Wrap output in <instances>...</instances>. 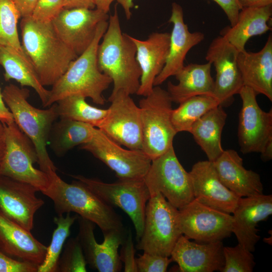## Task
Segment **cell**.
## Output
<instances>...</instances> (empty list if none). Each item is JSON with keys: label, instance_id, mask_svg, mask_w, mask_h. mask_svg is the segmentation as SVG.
I'll use <instances>...</instances> for the list:
<instances>
[{"label": "cell", "instance_id": "obj_13", "mask_svg": "<svg viewBox=\"0 0 272 272\" xmlns=\"http://www.w3.org/2000/svg\"><path fill=\"white\" fill-rule=\"evenodd\" d=\"M130 95L119 91L111 94V105L98 127L115 142L131 150H142L143 132L140 109Z\"/></svg>", "mask_w": 272, "mask_h": 272}, {"label": "cell", "instance_id": "obj_34", "mask_svg": "<svg viewBox=\"0 0 272 272\" xmlns=\"http://www.w3.org/2000/svg\"><path fill=\"white\" fill-rule=\"evenodd\" d=\"M78 215L71 216L66 213L65 217H54L53 222L56 228L52 233L51 241L43 262L38 266L37 272H56L58 260L65 240L70 234L71 228L78 219Z\"/></svg>", "mask_w": 272, "mask_h": 272}, {"label": "cell", "instance_id": "obj_5", "mask_svg": "<svg viewBox=\"0 0 272 272\" xmlns=\"http://www.w3.org/2000/svg\"><path fill=\"white\" fill-rule=\"evenodd\" d=\"M2 95L15 122L34 144L40 169L47 174L56 171L46 148L52 126L58 117L56 103L47 109L35 107L28 101L29 89L13 84L5 87Z\"/></svg>", "mask_w": 272, "mask_h": 272}, {"label": "cell", "instance_id": "obj_46", "mask_svg": "<svg viewBox=\"0 0 272 272\" xmlns=\"http://www.w3.org/2000/svg\"><path fill=\"white\" fill-rule=\"evenodd\" d=\"M238 2L241 9L272 5V0H238Z\"/></svg>", "mask_w": 272, "mask_h": 272}, {"label": "cell", "instance_id": "obj_26", "mask_svg": "<svg viewBox=\"0 0 272 272\" xmlns=\"http://www.w3.org/2000/svg\"><path fill=\"white\" fill-rule=\"evenodd\" d=\"M238 65L244 86L272 101V37L269 35L263 47L253 52L239 51Z\"/></svg>", "mask_w": 272, "mask_h": 272}, {"label": "cell", "instance_id": "obj_50", "mask_svg": "<svg viewBox=\"0 0 272 272\" xmlns=\"http://www.w3.org/2000/svg\"><path fill=\"white\" fill-rule=\"evenodd\" d=\"M261 154L262 161H269L272 158V141L269 142Z\"/></svg>", "mask_w": 272, "mask_h": 272}, {"label": "cell", "instance_id": "obj_28", "mask_svg": "<svg viewBox=\"0 0 272 272\" xmlns=\"http://www.w3.org/2000/svg\"><path fill=\"white\" fill-rule=\"evenodd\" d=\"M271 14L272 5L243 8L239 13L236 23L225 27L221 31L220 35L238 51H243L251 37L271 30L267 23Z\"/></svg>", "mask_w": 272, "mask_h": 272}, {"label": "cell", "instance_id": "obj_49", "mask_svg": "<svg viewBox=\"0 0 272 272\" xmlns=\"http://www.w3.org/2000/svg\"><path fill=\"white\" fill-rule=\"evenodd\" d=\"M116 0H94L95 8L106 13L110 10V7L112 3Z\"/></svg>", "mask_w": 272, "mask_h": 272}, {"label": "cell", "instance_id": "obj_17", "mask_svg": "<svg viewBox=\"0 0 272 272\" xmlns=\"http://www.w3.org/2000/svg\"><path fill=\"white\" fill-rule=\"evenodd\" d=\"M79 232L77 237L81 243L87 262L90 267L99 272H118L122 268L118 250L127 235V231L114 230L103 234L104 240L98 243L95 237V224L78 217Z\"/></svg>", "mask_w": 272, "mask_h": 272}, {"label": "cell", "instance_id": "obj_6", "mask_svg": "<svg viewBox=\"0 0 272 272\" xmlns=\"http://www.w3.org/2000/svg\"><path fill=\"white\" fill-rule=\"evenodd\" d=\"M172 101L159 86L139 102L143 132L142 151L151 160L173 147L177 133L171 121Z\"/></svg>", "mask_w": 272, "mask_h": 272}, {"label": "cell", "instance_id": "obj_18", "mask_svg": "<svg viewBox=\"0 0 272 272\" xmlns=\"http://www.w3.org/2000/svg\"><path fill=\"white\" fill-rule=\"evenodd\" d=\"M37 188L27 183L0 175V210L27 230L34 227L36 212L44 204Z\"/></svg>", "mask_w": 272, "mask_h": 272}, {"label": "cell", "instance_id": "obj_29", "mask_svg": "<svg viewBox=\"0 0 272 272\" xmlns=\"http://www.w3.org/2000/svg\"><path fill=\"white\" fill-rule=\"evenodd\" d=\"M0 65L5 70V81L14 80L22 87H29L33 89L44 107L48 99L49 90L41 84L34 66L25 52L11 47H0Z\"/></svg>", "mask_w": 272, "mask_h": 272}, {"label": "cell", "instance_id": "obj_24", "mask_svg": "<svg viewBox=\"0 0 272 272\" xmlns=\"http://www.w3.org/2000/svg\"><path fill=\"white\" fill-rule=\"evenodd\" d=\"M222 183L240 197L263 193L260 175L243 166V159L235 150H224L212 162Z\"/></svg>", "mask_w": 272, "mask_h": 272}, {"label": "cell", "instance_id": "obj_8", "mask_svg": "<svg viewBox=\"0 0 272 272\" xmlns=\"http://www.w3.org/2000/svg\"><path fill=\"white\" fill-rule=\"evenodd\" d=\"M72 176L109 205L123 211L132 222L139 241L144 231L146 205L151 197L144 179H118L106 183L80 175Z\"/></svg>", "mask_w": 272, "mask_h": 272}, {"label": "cell", "instance_id": "obj_22", "mask_svg": "<svg viewBox=\"0 0 272 272\" xmlns=\"http://www.w3.org/2000/svg\"><path fill=\"white\" fill-rule=\"evenodd\" d=\"M169 22L173 24V28L170 33L168 53L163 69L155 79L154 86H159L170 77L175 76L184 66L187 53L205 38L201 32L189 31L184 21L182 8L176 3L172 4Z\"/></svg>", "mask_w": 272, "mask_h": 272}, {"label": "cell", "instance_id": "obj_27", "mask_svg": "<svg viewBox=\"0 0 272 272\" xmlns=\"http://www.w3.org/2000/svg\"><path fill=\"white\" fill-rule=\"evenodd\" d=\"M212 64L190 63L184 66L175 75L177 84H167V92L172 102L180 103L198 95L213 96L214 80L211 75Z\"/></svg>", "mask_w": 272, "mask_h": 272}, {"label": "cell", "instance_id": "obj_4", "mask_svg": "<svg viewBox=\"0 0 272 272\" xmlns=\"http://www.w3.org/2000/svg\"><path fill=\"white\" fill-rule=\"evenodd\" d=\"M50 183L42 193L53 201L58 216L74 212L98 226L103 234L125 229L121 217L87 187L78 180L71 184L56 173L48 174Z\"/></svg>", "mask_w": 272, "mask_h": 272}, {"label": "cell", "instance_id": "obj_31", "mask_svg": "<svg viewBox=\"0 0 272 272\" xmlns=\"http://www.w3.org/2000/svg\"><path fill=\"white\" fill-rule=\"evenodd\" d=\"M95 129L87 123L60 118L52 126L48 143L58 157L62 156L75 147L90 142Z\"/></svg>", "mask_w": 272, "mask_h": 272}, {"label": "cell", "instance_id": "obj_40", "mask_svg": "<svg viewBox=\"0 0 272 272\" xmlns=\"http://www.w3.org/2000/svg\"><path fill=\"white\" fill-rule=\"evenodd\" d=\"M38 266L15 259L0 248V272H37Z\"/></svg>", "mask_w": 272, "mask_h": 272}, {"label": "cell", "instance_id": "obj_21", "mask_svg": "<svg viewBox=\"0 0 272 272\" xmlns=\"http://www.w3.org/2000/svg\"><path fill=\"white\" fill-rule=\"evenodd\" d=\"M222 241L209 243L190 241L181 235L171 253L182 272L221 271L224 266Z\"/></svg>", "mask_w": 272, "mask_h": 272}, {"label": "cell", "instance_id": "obj_48", "mask_svg": "<svg viewBox=\"0 0 272 272\" xmlns=\"http://www.w3.org/2000/svg\"><path fill=\"white\" fill-rule=\"evenodd\" d=\"M6 149L4 125L0 122V164L4 158Z\"/></svg>", "mask_w": 272, "mask_h": 272}, {"label": "cell", "instance_id": "obj_19", "mask_svg": "<svg viewBox=\"0 0 272 272\" xmlns=\"http://www.w3.org/2000/svg\"><path fill=\"white\" fill-rule=\"evenodd\" d=\"M189 173L195 199L215 209L233 213L240 197L222 183L212 162L198 161Z\"/></svg>", "mask_w": 272, "mask_h": 272}, {"label": "cell", "instance_id": "obj_35", "mask_svg": "<svg viewBox=\"0 0 272 272\" xmlns=\"http://www.w3.org/2000/svg\"><path fill=\"white\" fill-rule=\"evenodd\" d=\"M20 18L12 0H0V47H11L24 52L18 31Z\"/></svg>", "mask_w": 272, "mask_h": 272}, {"label": "cell", "instance_id": "obj_25", "mask_svg": "<svg viewBox=\"0 0 272 272\" xmlns=\"http://www.w3.org/2000/svg\"><path fill=\"white\" fill-rule=\"evenodd\" d=\"M0 248L10 256L33 263L43 262L47 246L27 230L8 217L0 210Z\"/></svg>", "mask_w": 272, "mask_h": 272}, {"label": "cell", "instance_id": "obj_7", "mask_svg": "<svg viewBox=\"0 0 272 272\" xmlns=\"http://www.w3.org/2000/svg\"><path fill=\"white\" fill-rule=\"evenodd\" d=\"M178 211L161 193L151 195L146 205L144 231L137 241V249L170 257L182 235L178 224Z\"/></svg>", "mask_w": 272, "mask_h": 272}, {"label": "cell", "instance_id": "obj_42", "mask_svg": "<svg viewBox=\"0 0 272 272\" xmlns=\"http://www.w3.org/2000/svg\"><path fill=\"white\" fill-rule=\"evenodd\" d=\"M218 4L223 10L229 22L230 26L234 25L237 20L241 8L238 0H211Z\"/></svg>", "mask_w": 272, "mask_h": 272}, {"label": "cell", "instance_id": "obj_33", "mask_svg": "<svg viewBox=\"0 0 272 272\" xmlns=\"http://www.w3.org/2000/svg\"><path fill=\"white\" fill-rule=\"evenodd\" d=\"M58 116L87 123L98 128L104 119L107 109L93 106L86 101V98L80 95H71L55 102Z\"/></svg>", "mask_w": 272, "mask_h": 272}, {"label": "cell", "instance_id": "obj_16", "mask_svg": "<svg viewBox=\"0 0 272 272\" xmlns=\"http://www.w3.org/2000/svg\"><path fill=\"white\" fill-rule=\"evenodd\" d=\"M108 13L97 9H63L52 20L56 33L78 56L94 39L99 24L109 19Z\"/></svg>", "mask_w": 272, "mask_h": 272}, {"label": "cell", "instance_id": "obj_36", "mask_svg": "<svg viewBox=\"0 0 272 272\" xmlns=\"http://www.w3.org/2000/svg\"><path fill=\"white\" fill-rule=\"evenodd\" d=\"M60 254L57 271L59 272H86L87 262L83 251L77 236L70 238L63 252Z\"/></svg>", "mask_w": 272, "mask_h": 272}, {"label": "cell", "instance_id": "obj_45", "mask_svg": "<svg viewBox=\"0 0 272 272\" xmlns=\"http://www.w3.org/2000/svg\"><path fill=\"white\" fill-rule=\"evenodd\" d=\"M14 121L13 116L4 101L0 88V122L4 124H9Z\"/></svg>", "mask_w": 272, "mask_h": 272}, {"label": "cell", "instance_id": "obj_3", "mask_svg": "<svg viewBox=\"0 0 272 272\" xmlns=\"http://www.w3.org/2000/svg\"><path fill=\"white\" fill-rule=\"evenodd\" d=\"M108 21L99 24L95 37L89 47L71 63L65 73L52 86L44 107L71 95L90 98L97 104H105L103 92L109 88L112 80L100 71L97 53Z\"/></svg>", "mask_w": 272, "mask_h": 272}, {"label": "cell", "instance_id": "obj_44", "mask_svg": "<svg viewBox=\"0 0 272 272\" xmlns=\"http://www.w3.org/2000/svg\"><path fill=\"white\" fill-rule=\"evenodd\" d=\"M64 9L85 8H95L94 0H62Z\"/></svg>", "mask_w": 272, "mask_h": 272}, {"label": "cell", "instance_id": "obj_12", "mask_svg": "<svg viewBox=\"0 0 272 272\" xmlns=\"http://www.w3.org/2000/svg\"><path fill=\"white\" fill-rule=\"evenodd\" d=\"M177 220L182 234L199 243L222 241L232 233V216L195 199L178 209Z\"/></svg>", "mask_w": 272, "mask_h": 272}, {"label": "cell", "instance_id": "obj_41", "mask_svg": "<svg viewBox=\"0 0 272 272\" xmlns=\"http://www.w3.org/2000/svg\"><path fill=\"white\" fill-rule=\"evenodd\" d=\"M121 246L119 256L121 261L124 264V271L125 272H138L137 258L135 257V249L130 230L127 231L125 239Z\"/></svg>", "mask_w": 272, "mask_h": 272}, {"label": "cell", "instance_id": "obj_38", "mask_svg": "<svg viewBox=\"0 0 272 272\" xmlns=\"http://www.w3.org/2000/svg\"><path fill=\"white\" fill-rule=\"evenodd\" d=\"M136 262L138 272H165L172 261L169 257L144 252Z\"/></svg>", "mask_w": 272, "mask_h": 272}, {"label": "cell", "instance_id": "obj_15", "mask_svg": "<svg viewBox=\"0 0 272 272\" xmlns=\"http://www.w3.org/2000/svg\"><path fill=\"white\" fill-rule=\"evenodd\" d=\"M238 52L220 35L212 40L206 53V60L214 65L216 72L213 96L222 107L232 104L234 96L244 86L237 63Z\"/></svg>", "mask_w": 272, "mask_h": 272}, {"label": "cell", "instance_id": "obj_11", "mask_svg": "<svg viewBox=\"0 0 272 272\" xmlns=\"http://www.w3.org/2000/svg\"><path fill=\"white\" fill-rule=\"evenodd\" d=\"M80 148L103 162L118 179H144L152 162L142 150L124 149L97 127L91 141Z\"/></svg>", "mask_w": 272, "mask_h": 272}, {"label": "cell", "instance_id": "obj_39", "mask_svg": "<svg viewBox=\"0 0 272 272\" xmlns=\"http://www.w3.org/2000/svg\"><path fill=\"white\" fill-rule=\"evenodd\" d=\"M63 9L62 0H38L31 17L40 21H52Z\"/></svg>", "mask_w": 272, "mask_h": 272}, {"label": "cell", "instance_id": "obj_2", "mask_svg": "<svg viewBox=\"0 0 272 272\" xmlns=\"http://www.w3.org/2000/svg\"><path fill=\"white\" fill-rule=\"evenodd\" d=\"M102 38L97 49V63L100 71L112 80L111 93L122 91L137 94L141 70L136 59V46L131 36L121 31L116 6Z\"/></svg>", "mask_w": 272, "mask_h": 272}, {"label": "cell", "instance_id": "obj_14", "mask_svg": "<svg viewBox=\"0 0 272 272\" xmlns=\"http://www.w3.org/2000/svg\"><path fill=\"white\" fill-rule=\"evenodd\" d=\"M239 94L242 107L239 114L238 140L242 153H261L272 141V109L262 110L256 100V93L243 86Z\"/></svg>", "mask_w": 272, "mask_h": 272}, {"label": "cell", "instance_id": "obj_30", "mask_svg": "<svg viewBox=\"0 0 272 272\" xmlns=\"http://www.w3.org/2000/svg\"><path fill=\"white\" fill-rule=\"evenodd\" d=\"M227 117L223 107L219 105L195 121L189 132L211 162L215 161L224 151L221 137Z\"/></svg>", "mask_w": 272, "mask_h": 272}, {"label": "cell", "instance_id": "obj_32", "mask_svg": "<svg viewBox=\"0 0 272 272\" xmlns=\"http://www.w3.org/2000/svg\"><path fill=\"white\" fill-rule=\"evenodd\" d=\"M219 105L214 96L198 95L189 98L172 109L171 121L177 133L189 132L193 123L209 110Z\"/></svg>", "mask_w": 272, "mask_h": 272}, {"label": "cell", "instance_id": "obj_10", "mask_svg": "<svg viewBox=\"0 0 272 272\" xmlns=\"http://www.w3.org/2000/svg\"><path fill=\"white\" fill-rule=\"evenodd\" d=\"M144 179L151 196L161 193L177 209L194 199L190 174L179 162L173 147L152 160Z\"/></svg>", "mask_w": 272, "mask_h": 272}, {"label": "cell", "instance_id": "obj_43", "mask_svg": "<svg viewBox=\"0 0 272 272\" xmlns=\"http://www.w3.org/2000/svg\"><path fill=\"white\" fill-rule=\"evenodd\" d=\"M38 0H12L19 12L21 18L32 16Z\"/></svg>", "mask_w": 272, "mask_h": 272}, {"label": "cell", "instance_id": "obj_37", "mask_svg": "<svg viewBox=\"0 0 272 272\" xmlns=\"http://www.w3.org/2000/svg\"><path fill=\"white\" fill-rule=\"evenodd\" d=\"M224 266L221 272H251L255 265L252 252L238 243L223 248Z\"/></svg>", "mask_w": 272, "mask_h": 272}, {"label": "cell", "instance_id": "obj_1", "mask_svg": "<svg viewBox=\"0 0 272 272\" xmlns=\"http://www.w3.org/2000/svg\"><path fill=\"white\" fill-rule=\"evenodd\" d=\"M22 48L43 86H52L78 56L60 38L52 21L32 17L20 22Z\"/></svg>", "mask_w": 272, "mask_h": 272}, {"label": "cell", "instance_id": "obj_47", "mask_svg": "<svg viewBox=\"0 0 272 272\" xmlns=\"http://www.w3.org/2000/svg\"><path fill=\"white\" fill-rule=\"evenodd\" d=\"M123 8L125 17L127 20L130 19L131 17V9L133 7V0H116Z\"/></svg>", "mask_w": 272, "mask_h": 272}, {"label": "cell", "instance_id": "obj_9", "mask_svg": "<svg viewBox=\"0 0 272 272\" xmlns=\"http://www.w3.org/2000/svg\"><path fill=\"white\" fill-rule=\"evenodd\" d=\"M4 125L6 149L0 175L31 184L41 192L45 191L50 183L49 176L34 167L38 156L32 142L15 121Z\"/></svg>", "mask_w": 272, "mask_h": 272}, {"label": "cell", "instance_id": "obj_20", "mask_svg": "<svg viewBox=\"0 0 272 272\" xmlns=\"http://www.w3.org/2000/svg\"><path fill=\"white\" fill-rule=\"evenodd\" d=\"M232 214V233L238 243L249 251H254L260 238L256 227L272 214L271 194L240 197Z\"/></svg>", "mask_w": 272, "mask_h": 272}, {"label": "cell", "instance_id": "obj_23", "mask_svg": "<svg viewBox=\"0 0 272 272\" xmlns=\"http://www.w3.org/2000/svg\"><path fill=\"white\" fill-rule=\"evenodd\" d=\"M170 36L168 32H153L146 40L131 36L136 46V59L141 70L140 87L136 94L145 97L151 92L155 79L166 61Z\"/></svg>", "mask_w": 272, "mask_h": 272}]
</instances>
